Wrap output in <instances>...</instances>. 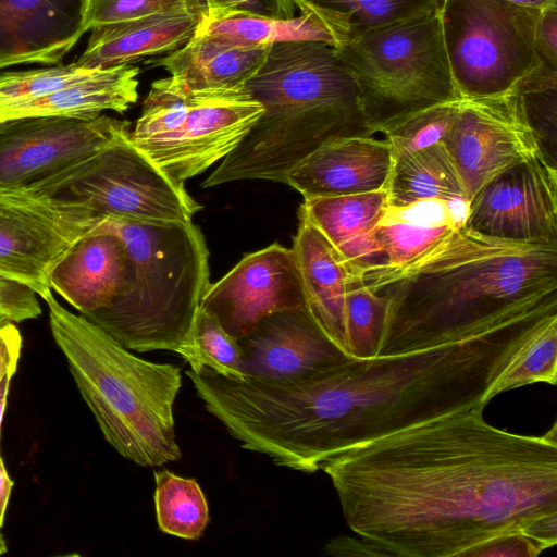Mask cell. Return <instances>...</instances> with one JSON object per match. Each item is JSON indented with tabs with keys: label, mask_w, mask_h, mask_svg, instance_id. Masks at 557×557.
Wrapping results in <instances>:
<instances>
[{
	"label": "cell",
	"mask_w": 557,
	"mask_h": 557,
	"mask_svg": "<svg viewBox=\"0 0 557 557\" xmlns=\"http://www.w3.org/2000/svg\"><path fill=\"white\" fill-rule=\"evenodd\" d=\"M349 529L389 556L465 557L557 512V426L498 429L483 407L354 447L323 463Z\"/></svg>",
	"instance_id": "cell-1"
},
{
	"label": "cell",
	"mask_w": 557,
	"mask_h": 557,
	"mask_svg": "<svg viewBox=\"0 0 557 557\" xmlns=\"http://www.w3.org/2000/svg\"><path fill=\"white\" fill-rule=\"evenodd\" d=\"M554 317L533 315L429 348L347 361L302 379L301 470L493 398L496 380Z\"/></svg>",
	"instance_id": "cell-2"
},
{
	"label": "cell",
	"mask_w": 557,
	"mask_h": 557,
	"mask_svg": "<svg viewBox=\"0 0 557 557\" xmlns=\"http://www.w3.org/2000/svg\"><path fill=\"white\" fill-rule=\"evenodd\" d=\"M360 278L389 301L375 356L557 314V245L493 239L463 224L409 262L373 269Z\"/></svg>",
	"instance_id": "cell-3"
},
{
	"label": "cell",
	"mask_w": 557,
	"mask_h": 557,
	"mask_svg": "<svg viewBox=\"0 0 557 557\" xmlns=\"http://www.w3.org/2000/svg\"><path fill=\"white\" fill-rule=\"evenodd\" d=\"M245 88L263 113L203 187L242 180L286 184L289 172L326 140L371 135L355 82L327 42L272 45Z\"/></svg>",
	"instance_id": "cell-4"
},
{
	"label": "cell",
	"mask_w": 557,
	"mask_h": 557,
	"mask_svg": "<svg viewBox=\"0 0 557 557\" xmlns=\"http://www.w3.org/2000/svg\"><path fill=\"white\" fill-rule=\"evenodd\" d=\"M42 299L53 339L106 441L143 467L181 459L173 416L181 369L133 355L84 315L64 308L52 292Z\"/></svg>",
	"instance_id": "cell-5"
},
{
	"label": "cell",
	"mask_w": 557,
	"mask_h": 557,
	"mask_svg": "<svg viewBox=\"0 0 557 557\" xmlns=\"http://www.w3.org/2000/svg\"><path fill=\"white\" fill-rule=\"evenodd\" d=\"M94 231L119 235L127 252L124 287L106 308L82 314L122 346L184 357L210 285L209 251L197 225L104 216Z\"/></svg>",
	"instance_id": "cell-6"
},
{
	"label": "cell",
	"mask_w": 557,
	"mask_h": 557,
	"mask_svg": "<svg viewBox=\"0 0 557 557\" xmlns=\"http://www.w3.org/2000/svg\"><path fill=\"white\" fill-rule=\"evenodd\" d=\"M334 48L355 82L371 135L410 113L462 98L449 65L438 8Z\"/></svg>",
	"instance_id": "cell-7"
},
{
	"label": "cell",
	"mask_w": 557,
	"mask_h": 557,
	"mask_svg": "<svg viewBox=\"0 0 557 557\" xmlns=\"http://www.w3.org/2000/svg\"><path fill=\"white\" fill-rule=\"evenodd\" d=\"M262 113L245 87L193 89L169 76L151 84L129 139L185 187L232 152Z\"/></svg>",
	"instance_id": "cell-8"
},
{
	"label": "cell",
	"mask_w": 557,
	"mask_h": 557,
	"mask_svg": "<svg viewBox=\"0 0 557 557\" xmlns=\"http://www.w3.org/2000/svg\"><path fill=\"white\" fill-rule=\"evenodd\" d=\"M445 48L462 98L512 89L537 63L541 10L506 0H441Z\"/></svg>",
	"instance_id": "cell-9"
},
{
	"label": "cell",
	"mask_w": 557,
	"mask_h": 557,
	"mask_svg": "<svg viewBox=\"0 0 557 557\" xmlns=\"http://www.w3.org/2000/svg\"><path fill=\"white\" fill-rule=\"evenodd\" d=\"M103 218L67 194L0 186V275L44 298L55 264Z\"/></svg>",
	"instance_id": "cell-10"
},
{
	"label": "cell",
	"mask_w": 557,
	"mask_h": 557,
	"mask_svg": "<svg viewBox=\"0 0 557 557\" xmlns=\"http://www.w3.org/2000/svg\"><path fill=\"white\" fill-rule=\"evenodd\" d=\"M62 194L103 216L143 222H188L201 209L132 143L129 133L78 165Z\"/></svg>",
	"instance_id": "cell-11"
},
{
	"label": "cell",
	"mask_w": 557,
	"mask_h": 557,
	"mask_svg": "<svg viewBox=\"0 0 557 557\" xmlns=\"http://www.w3.org/2000/svg\"><path fill=\"white\" fill-rule=\"evenodd\" d=\"M129 131L128 121L104 114L0 122V186L36 187L91 159Z\"/></svg>",
	"instance_id": "cell-12"
},
{
	"label": "cell",
	"mask_w": 557,
	"mask_h": 557,
	"mask_svg": "<svg viewBox=\"0 0 557 557\" xmlns=\"http://www.w3.org/2000/svg\"><path fill=\"white\" fill-rule=\"evenodd\" d=\"M463 225L493 239L557 245V168L536 152L503 170L469 200Z\"/></svg>",
	"instance_id": "cell-13"
},
{
	"label": "cell",
	"mask_w": 557,
	"mask_h": 557,
	"mask_svg": "<svg viewBox=\"0 0 557 557\" xmlns=\"http://www.w3.org/2000/svg\"><path fill=\"white\" fill-rule=\"evenodd\" d=\"M516 86L497 95L461 98L443 141L469 200L493 176L539 152Z\"/></svg>",
	"instance_id": "cell-14"
},
{
	"label": "cell",
	"mask_w": 557,
	"mask_h": 557,
	"mask_svg": "<svg viewBox=\"0 0 557 557\" xmlns=\"http://www.w3.org/2000/svg\"><path fill=\"white\" fill-rule=\"evenodd\" d=\"M301 308L306 301L295 253L277 243L246 255L210 283L200 305L236 339L272 313Z\"/></svg>",
	"instance_id": "cell-15"
},
{
	"label": "cell",
	"mask_w": 557,
	"mask_h": 557,
	"mask_svg": "<svg viewBox=\"0 0 557 557\" xmlns=\"http://www.w3.org/2000/svg\"><path fill=\"white\" fill-rule=\"evenodd\" d=\"M237 341L244 377L299 379L352 358L324 334L306 308L272 313Z\"/></svg>",
	"instance_id": "cell-16"
},
{
	"label": "cell",
	"mask_w": 557,
	"mask_h": 557,
	"mask_svg": "<svg viewBox=\"0 0 557 557\" xmlns=\"http://www.w3.org/2000/svg\"><path fill=\"white\" fill-rule=\"evenodd\" d=\"M393 161L386 139L371 135L336 137L300 161L289 172L286 184L304 199L386 189Z\"/></svg>",
	"instance_id": "cell-17"
},
{
	"label": "cell",
	"mask_w": 557,
	"mask_h": 557,
	"mask_svg": "<svg viewBox=\"0 0 557 557\" xmlns=\"http://www.w3.org/2000/svg\"><path fill=\"white\" fill-rule=\"evenodd\" d=\"M84 0H0V62L59 63L85 34Z\"/></svg>",
	"instance_id": "cell-18"
},
{
	"label": "cell",
	"mask_w": 557,
	"mask_h": 557,
	"mask_svg": "<svg viewBox=\"0 0 557 557\" xmlns=\"http://www.w3.org/2000/svg\"><path fill=\"white\" fill-rule=\"evenodd\" d=\"M294 237L293 251L301 277L306 308L324 334L347 356L345 301L360 280L326 237L305 216ZM350 357V356H349Z\"/></svg>",
	"instance_id": "cell-19"
},
{
	"label": "cell",
	"mask_w": 557,
	"mask_h": 557,
	"mask_svg": "<svg viewBox=\"0 0 557 557\" xmlns=\"http://www.w3.org/2000/svg\"><path fill=\"white\" fill-rule=\"evenodd\" d=\"M127 252L122 238L92 231L55 264L49 276L54 290L81 314L108 307L124 287Z\"/></svg>",
	"instance_id": "cell-20"
},
{
	"label": "cell",
	"mask_w": 557,
	"mask_h": 557,
	"mask_svg": "<svg viewBox=\"0 0 557 557\" xmlns=\"http://www.w3.org/2000/svg\"><path fill=\"white\" fill-rule=\"evenodd\" d=\"M200 21L195 10L185 8L97 27L90 30L88 44L75 62L106 69L165 55L187 44Z\"/></svg>",
	"instance_id": "cell-21"
},
{
	"label": "cell",
	"mask_w": 557,
	"mask_h": 557,
	"mask_svg": "<svg viewBox=\"0 0 557 557\" xmlns=\"http://www.w3.org/2000/svg\"><path fill=\"white\" fill-rule=\"evenodd\" d=\"M388 206L386 189L363 194L304 199L299 214L336 248L355 275L361 276L387 260L374 230Z\"/></svg>",
	"instance_id": "cell-22"
},
{
	"label": "cell",
	"mask_w": 557,
	"mask_h": 557,
	"mask_svg": "<svg viewBox=\"0 0 557 557\" xmlns=\"http://www.w3.org/2000/svg\"><path fill=\"white\" fill-rule=\"evenodd\" d=\"M271 46L244 45L201 33L173 52L145 60L193 89L245 87L265 62Z\"/></svg>",
	"instance_id": "cell-23"
},
{
	"label": "cell",
	"mask_w": 557,
	"mask_h": 557,
	"mask_svg": "<svg viewBox=\"0 0 557 557\" xmlns=\"http://www.w3.org/2000/svg\"><path fill=\"white\" fill-rule=\"evenodd\" d=\"M135 65L99 69L91 77L47 96L0 109V122L22 117L94 119L104 111L124 113L138 100Z\"/></svg>",
	"instance_id": "cell-24"
},
{
	"label": "cell",
	"mask_w": 557,
	"mask_h": 557,
	"mask_svg": "<svg viewBox=\"0 0 557 557\" xmlns=\"http://www.w3.org/2000/svg\"><path fill=\"white\" fill-rule=\"evenodd\" d=\"M468 203L438 199L388 207L374 230L387 267L405 264L465 223ZM386 268V267H385Z\"/></svg>",
	"instance_id": "cell-25"
},
{
	"label": "cell",
	"mask_w": 557,
	"mask_h": 557,
	"mask_svg": "<svg viewBox=\"0 0 557 557\" xmlns=\"http://www.w3.org/2000/svg\"><path fill=\"white\" fill-rule=\"evenodd\" d=\"M386 191L394 208L428 199L469 202L444 143L394 158Z\"/></svg>",
	"instance_id": "cell-26"
},
{
	"label": "cell",
	"mask_w": 557,
	"mask_h": 557,
	"mask_svg": "<svg viewBox=\"0 0 557 557\" xmlns=\"http://www.w3.org/2000/svg\"><path fill=\"white\" fill-rule=\"evenodd\" d=\"M441 0H294L312 14L337 47L369 30L435 10Z\"/></svg>",
	"instance_id": "cell-27"
},
{
	"label": "cell",
	"mask_w": 557,
	"mask_h": 557,
	"mask_svg": "<svg viewBox=\"0 0 557 557\" xmlns=\"http://www.w3.org/2000/svg\"><path fill=\"white\" fill-rule=\"evenodd\" d=\"M197 33L253 46L314 40L332 46L321 23L310 13L300 12L288 18L263 16H232L201 18Z\"/></svg>",
	"instance_id": "cell-28"
},
{
	"label": "cell",
	"mask_w": 557,
	"mask_h": 557,
	"mask_svg": "<svg viewBox=\"0 0 557 557\" xmlns=\"http://www.w3.org/2000/svg\"><path fill=\"white\" fill-rule=\"evenodd\" d=\"M154 480L159 529L185 540L201 536L209 521V510L196 480L178 476L168 470L156 471Z\"/></svg>",
	"instance_id": "cell-29"
},
{
	"label": "cell",
	"mask_w": 557,
	"mask_h": 557,
	"mask_svg": "<svg viewBox=\"0 0 557 557\" xmlns=\"http://www.w3.org/2000/svg\"><path fill=\"white\" fill-rule=\"evenodd\" d=\"M520 104L539 152L556 166L557 69L539 63L516 86Z\"/></svg>",
	"instance_id": "cell-30"
},
{
	"label": "cell",
	"mask_w": 557,
	"mask_h": 557,
	"mask_svg": "<svg viewBox=\"0 0 557 557\" xmlns=\"http://www.w3.org/2000/svg\"><path fill=\"white\" fill-rule=\"evenodd\" d=\"M540 382H557V317L535 332L496 380L492 395Z\"/></svg>",
	"instance_id": "cell-31"
},
{
	"label": "cell",
	"mask_w": 557,
	"mask_h": 557,
	"mask_svg": "<svg viewBox=\"0 0 557 557\" xmlns=\"http://www.w3.org/2000/svg\"><path fill=\"white\" fill-rule=\"evenodd\" d=\"M389 301L377 295L358 280L347 292L345 301V326L348 355L366 359L375 356Z\"/></svg>",
	"instance_id": "cell-32"
},
{
	"label": "cell",
	"mask_w": 557,
	"mask_h": 557,
	"mask_svg": "<svg viewBox=\"0 0 557 557\" xmlns=\"http://www.w3.org/2000/svg\"><path fill=\"white\" fill-rule=\"evenodd\" d=\"M460 99L438 103L396 120L380 129L394 158L443 143L448 135Z\"/></svg>",
	"instance_id": "cell-33"
},
{
	"label": "cell",
	"mask_w": 557,
	"mask_h": 557,
	"mask_svg": "<svg viewBox=\"0 0 557 557\" xmlns=\"http://www.w3.org/2000/svg\"><path fill=\"white\" fill-rule=\"evenodd\" d=\"M183 358L194 372L208 367L224 376L244 379L243 352L238 341L201 309L193 329L189 348Z\"/></svg>",
	"instance_id": "cell-34"
},
{
	"label": "cell",
	"mask_w": 557,
	"mask_h": 557,
	"mask_svg": "<svg viewBox=\"0 0 557 557\" xmlns=\"http://www.w3.org/2000/svg\"><path fill=\"white\" fill-rule=\"evenodd\" d=\"M99 69L76 62L50 67L0 73V109L34 100L91 77Z\"/></svg>",
	"instance_id": "cell-35"
},
{
	"label": "cell",
	"mask_w": 557,
	"mask_h": 557,
	"mask_svg": "<svg viewBox=\"0 0 557 557\" xmlns=\"http://www.w3.org/2000/svg\"><path fill=\"white\" fill-rule=\"evenodd\" d=\"M185 8L195 10L188 0H84L82 26L86 33L97 27Z\"/></svg>",
	"instance_id": "cell-36"
},
{
	"label": "cell",
	"mask_w": 557,
	"mask_h": 557,
	"mask_svg": "<svg viewBox=\"0 0 557 557\" xmlns=\"http://www.w3.org/2000/svg\"><path fill=\"white\" fill-rule=\"evenodd\" d=\"M201 18L263 16L288 18L296 15L294 0H191Z\"/></svg>",
	"instance_id": "cell-37"
},
{
	"label": "cell",
	"mask_w": 557,
	"mask_h": 557,
	"mask_svg": "<svg viewBox=\"0 0 557 557\" xmlns=\"http://www.w3.org/2000/svg\"><path fill=\"white\" fill-rule=\"evenodd\" d=\"M0 313L20 323L38 318L41 307L32 288L0 275Z\"/></svg>",
	"instance_id": "cell-38"
},
{
	"label": "cell",
	"mask_w": 557,
	"mask_h": 557,
	"mask_svg": "<svg viewBox=\"0 0 557 557\" xmlns=\"http://www.w3.org/2000/svg\"><path fill=\"white\" fill-rule=\"evenodd\" d=\"M545 548L521 531L496 535L471 548L465 557H535Z\"/></svg>",
	"instance_id": "cell-39"
},
{
	"label": "cell",
	"mask_w": 557,
	"mask_h": 557,
	"mask_svg": "<svg viewBox=\"0 0 557 557\" xmlns=\"http://www.w3.org/2000/svg\"><path fill=\"white\" fill-rule=\"evenodd\" d=\"M537 59L552 69H557V7L542 10L534 37Z\"/></svg>",
	"instance_id": "cell-40"
},
{
	"label": "cell",
	"mask_w": 557,
	"mask_h": 557,
	"mask_svg": "<svg viewBox=\"0 0 557 557\" xmlns=\"http://www.w3.org/2000/svg\"><path fill=\"white\" fill-rule=\"evenodd\" d=\"M22 349V336L16 323L0 327V382L9 373H15Z\"/></svg>",
	"instance_id": "cell-41"
},
{
	"label": "cell",
	"mask_w": 557,
	"mask_h": 557,
	"mask_svg": "<svg viewBox=\"0 0 557 557\" xmlns=\"http://www.w3.org/2000/svg\"><path fill=\"white\" fill-rule=\"evenodd\" d=\"M324 553L333 556H389L385 549L367 539L344 535L329 541Z\"/></svg>",
	"instance_id": "cell-42"
},
{
	"label": "cell",
	"mask_w": 557,
	"mask_h": 557,
	"mask_svg": "<svg viewBox=\"0 0 557 557\" xmlns=\"http://www.w3.org/2000/svg\"><path fill=\"white\" fill-rule=\"evenodd\" d=\"M13 481L10 479L0 454V529L3 525Z\"/></svg>",
	"instance_id": "cell-43"
},
{
	"label": "cell",
	"mask_w": 557,
	"mask_h": 557,
	"mask_svg": "<svg viewBox=\"0 0 557 557\" xmlns=\"http://www.w3.org/2000/svg\"><path fill=\"white\" fill-rule=\"evenodd\" d=\"M13 375H14L13 372H9L2 377V380L0 382V440H1L2 420H3V416H4V411H5L10 383H11V379ZM0 454H1V451H0Z\"/></svg>",
	"instance_id": "cell-44"
},
{
	"label": "cell",
	"mask_w": 557,
	"mask_h": 557,
	"mask_svg": "<svg viewBox=\"0 0 557 557\" xmlns=\"http://www.w3.org/2000/svg\"><path fill=\"white\" fill-rule=\"evenodd\" d=\"M509 2H513L520 5L537 9V10H546L549 8L557 7V0H506Z\"/></svg>",
	"instance_id": "cell-45"
},
{
	"label": "cell",
	"mask_w": 557,
	"mask_h": 557,
	"mask_svg": "<svg viewBox=\"0 0 557 557\" xmlns=\"http://www.w3.org/2000/svg\"><path fill=\"white\" fill-rule=\"evenodd\" d=\"M7 544L4 542V539L0 532V555L4 554L7 552Z\"/></svg>",
	"instance_id": "cell-46"
},
{
	"label": "cell",
	"mask_w": 557,
	"mask_h": 557,
	"mask_svg": "<svg viewBox=\"0 0 557 557\" xmlns=\"http://www.w3.org/2000/svg\"><path fill=\"white\" fill-rule=\"evenodd\" d=\"M8 322H10V320L0 313V327L7 324Z\"/></svg>",
	"instance_id": "cell-47"
},
{
	"label": "cell",
	"mask_w": 557,
	"mask_h": 557,
	"mask_svg": "<svg viewBox=\"0 0 557 557\" xmlns=\"http://www.w3.org/2000/svg\"><path fill=\"white\" fill-rule=\"evenodd\" d=\"M10 67L7 63L0 62V70Z\"/></svg>",
	"instance_id": "cell-48"
},
{
	"label": "cell",
	"mask_w": 557,
	"mask_h": 557,
	"mask_svg": "<svg viewBox=\"0 0 557 557\" xmlns=\"http://www.w3.org/2000/svg\"><path fill=\"white\" fill-rule=\"evenodd\" d=\"M188 1H189V3L194 7L193 1H191V0H188ZM194 9H195V7H194ZM195 10H196V9H195Z\"/></svg>",
	"instance_id": "cell-49"
}]
</instances>
